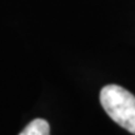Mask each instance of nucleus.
<instances>
[{
  "mask_svg": "<svg viewBox=\"0 0 135 135\" xmlns=\"http://www.w3.org/2000/svg\"><path fill=\"white\" fill-rule=\"evenodd\" d=\"M100 104L118 125L135 135V97L120 85L110 84L100 90Z\"/></svg>",
  "mask_w": 135,
  "mask_h": 135,
  "instance_id": "1",
  "label": "nucleus"
},
{
  "mask_svg": "<svg viewBox=\"0 0 135 135\" xmlns=\"http://www.w3.org/2000/svg\"><path fill=\"white\" fill-rule=\"evenodd\" d=\"M19 135H50V126L44 119H35L30 121Z\"/></svg>",
  "mask_w": 135,
  "mask_h": 135,
  "instance_id": "2",
  "label": "nucleus"
}]
</instances>
